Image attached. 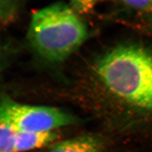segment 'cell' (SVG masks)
<instances>
[{
    "instance_id": "obj_1",
    "label": "cell",
    "mask_w": 152,
    "mask_h": 152,
    "mask_svg": "<svg viewBox=\"0 0 152 152\" xmlns=\"http://www.w3.org/2000/svg\"><path fill=\"white\" fill-rule=\"evenodd\" d=\"M130 30L95 58L94 84L124 133L146 136L152 134V32Z\"/></svg>"
},
{
    "instance_id": "obj_2",
    "label": "cell",
    "mask_w": 152,
    "mask_h": 152,
    "mask_svg": "<svg viewBox=\"0 0 152 152\" xmlns=\"http://www.w3.org/2000/svg\"><path fill=\"white\" fill-rule=\"evenodd\" d=\"M87 27L69 4L56 2L33 14L27 39L30 46L50 62L64 61L86 41Z\"/></svg>"
},
{
    "instance_id": "obj_3",
    "label": "cell",
    "mask_w": 152,
    "mask_h": 152,
    "mask_svg": "<svg viewBox=\"0 0 152 152\" xmlns=\"http://www.w3.org/2000/svg\"><path fill=\"white\" fill-rule=\"evenodd\" d=\"M0 121L18 131L48 132L73 125L76 118L58 108L28 105L4 97L0 100Z\"/></svg>"
},
{
    "instance_id": "obj_4",
    "label": "cell",
    "mask_w": 152,
    "mask_h": 152,
    "mask_svg": "<svg viewBox=\"0 0 152 152\" xmlns=\"http://www.w3.org/2000/svg\"><path fill=\"white\" fill-rule=\"evenodd\" d=\"M114 17L130 29L152 32V0H112Z\"/></svg>"
},
{
    "instance_id": "obj_5",
    "label": "cell",
    "mask_w": 152,
    "mask_h": 152,
    "mask_svg": "<svg viewBox=\"0 0 152 152\" xmlns=\"http://www.w3.org/2000/svg\"><path fill=\"white\" fill-rule=\"evenodd\" d=\"M103 150L102 140L87 134L57 142L49 152H103Z\"/></svg>"
},
{
    "instance_id": "obj_6",
    "label": "cell",
    "mask_w": 152,
    "mask_h": 152,
    "mask_svg": "<svg viewBox=\"0 0 152 152\" xmlns=\"http://www.w3.org/2000/svg\"><path fill=\"white\" fill-rule=\"evenodd\" d=\"M59 137L55 131L48 132L18 131L15 152H26L40 148L50 144Z\"/></svg>"
},
{
    "instance_id": "obj_7",
    "label": "cell",
    "mask_w": 152,
    "mask_h": 152,
    "mask_svg": "<svg viewBox=\"0 0 152 152\" xmlns=\"http://www.w3.org/2000/svg\"><path fill=\"white\" fill-rule=\"evenodd\" d=\"M17 132L13 126L0 121V152H15Z\"/></svg>"
},
{
    "instance_id": "obj_8",
    "label": "cell",
    "mask_w": 152,
    "mask_h": 152,
    "mask_svg": "<svg viewBox=\"0 0 152 152\" xmlns=\"http://www.w3.org/2000/svg\"><path fill=\"white\" fill-rule=\"evenodd\" d=\"M21 0H0V23H9L15 19Z\"/></svg>"
},
{
    "instance_id": "obj_9",
    "label": "cell",
    "mask_w": 152,
    "mask_h": 152,
    "mask_svg": "<svg viewBox=\"0 0 152 152\" xmlns=\"http://www.w3.org/2000/svg\"><path fill=\"white\" fill-rule=\"evenodd\" d=\"M69 4L79 15H85L93 11L102 0H68Z\"/></svg>"
},
{
    "instance_id": "obj_10",
    "label": "cell",
    "mask_w": 152,
    "mask_h": 152,
    "mask_svg": "<svg viewBox=\"0 0 152 152\" xmlns=\"http://www.w3.org/2000/svg\"><path fill=\"white\" fill-rule=\"evenodd\" d=\"M6 48H0V72L7 65L8 61V52Z\"/></svg>"
}]
</instances>
